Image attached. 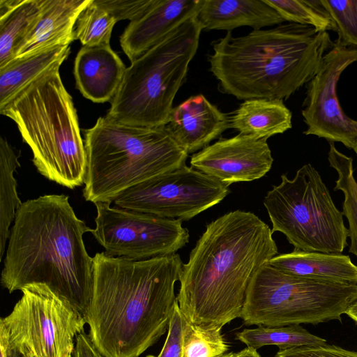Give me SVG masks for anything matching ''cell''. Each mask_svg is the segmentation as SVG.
<instances>
[{"mask_svg":"<svg viewBox=\"0 0 357 357\" xmlns=\"http://www.w3.org/2000/svg\"><path fill=\"white\" fill-rule=\"evenodd\" d=\"M183 263L178 254L144 260L93 257L88 335L105 357H139L168 329Z\"/></svg>","mask_w":357,"mask_h":357,"instance_id":"cell-1","label":"cell"},{"mask_svg":"<svg viewBox=\"0 0 357 357\" xmlns=\"http://www.w3.org/2000/svg\"><path fill=\"white\" fill-rule=\"evenodd\" d=\"M269 226L236 210L206 225L183 264L176 296L191 323L221 327L240 318L256 272L278 254Z\"/></svg>","mask_w":357,"mask_h":357,"instance_id":"cell-2","label":"cell"},{"mask_svg":"<svg viewBox=\"0 0 357 357\" xmlns=\"http://www.w3.org/2000/svg\"><path fill=\"white\" fill-rule=\"evenodd\" d=\"M92 229L65 195H45L19 208L8 240L1 283L9 293L47 285L83 315L90 304L93 257L83 240Z\"/></svg>","mask_w":357,"mask_h":357,"instance_id":"cell-3","label":"cell"},{"mask_svg":"<svg viewBox=\"0 0 357 357\" xmlns=\"http://www.w3.org/2000/svg\"><path fill=\"white\" fill-rule=\"evenodd\" d=\"M333 45L327 31L295 23L240 37L227 31L212 43L209 70L220 91L239 100H283L314 77Z\"/></svg>","mask_w":357,"mask_h":357,"instance_id":"cell-4","label":"cell"},{"mask_svg":"<svg viewBox=\"0 0 357 357\" xmlns=\"http://www.w3.org/2000/svg\"><path fill=\"white\" fill-rule=\"evenodd\" d=\"M17 124L38 172L70 189L84 184L86 154L73 99L59 68L40 77L0 107Z\"/></svg>","mask_w":357,"mask_h":357,"instance_id":"cell-5","label":"cell"},{"mask_svg":"<svg viewBox=\"0 0 357 357\" xmlns=\"http://www.w3.org/2000/svg\"><path fill=\"white\" fill-rule=\"evenodd\" d=\"M86 201L113 202L126 189L185 165L188 154L165 126L143 127L99 117L84 130Z\"/></svg>","mask_w":357,"mask_h":357,"instance_id":"cell-6","label":"cell"},{"mask_svg":"<svg viewBox=\"0 0 357 357\" xmlns=\"http://www.w3.org/2000/svg\"><path fill=\"white\" fill-rule=\"evenodd\" d=\"M203 28L192 16L131 62L106 115L135 126H165L195 56Z\"/></svg>","mask_w":357,"mask_h":357,"instance_id":"cell-7","label":"cell"},{"mask_svg":"<svg viewBox=\"0 0 357 357\" xmlns=\"http://www.w3.org/2000/svg\"><path fill=\"white\" fill-rule=\"evenodd\" d=\"M357 296V284L284 273L268 262L253 276L241 317L246 326H284L340 320Z\"/></svg>","mask_w":357,"mask_h":357,"instance_id":"cell-8","label":"cell"},{"mask_svg":"<svg viewBox=\"0 0 357 357\" xmlns=\"http://www.w3.org/2000/svg\"><path fill=\"white\" fill-rule=\"evenodd\" d=\"M264 205L272 233H282L294 250L341 254L348 245L343 213L310 164L300 168L293 179L282 174L281 183L266 193Z\"/></svg>","mask_w":357,"mask_h":357,"instance_id":"cell-9","label":"cell"},{"mask_svg":"<svg viewBox=\"0 0 357 357\" xmlns=\"http://www.w3.org/2000/svg\"><path fill=\"white\" fill-rule=\"evenodd\" d=\"M0 320V343L25 357H73L84 315L47 285L34 283Z\"/></svg>","mask_w":357,"mask_h":357,"instance_id":"cell-10","label":"cell"},{"mask_svg":"<svg viewBox=\"0 0 357 357\" xmlns=\"http://www.w3.org/2000/svg\"><path fill=\"white\" fill-rule=\"evenodd\" d=\"M229 192V185L185 165L126 189L113 203L122 208L188 221L220 202Z\"/></svg>","mask_w":357,"mask_h":357,"instance_id":"cell-11","label":"cell"},{"mask_svg":"<svg viewBox=\"0 0 357 357\" xmlns=\"http://www.w3.org/2000/svg\"><path fill=\"white\" fill-rule=\"evenodd\" d=\"M96 227L91 232L107 255L144 260L175 254L189 242V231L182 221L94 204Z\"/></svg>","mask_w":357,"mask_h":357,"instance_id":"cell-12","label":"cell"},{"mask_svg":"<svg viewBox=\"0 0 357 357\" xmlns=\"http://www.w3.org/2000/svg\"><path fill=\"white\" fill-rule=\"evenodd\" d=\"M357 61V47L339 45L333 42L324 55L319 72L306 85V96L301 111L306 135L324 138L328 142H341L352 149L357 141V121L342 110L337 94L342 72Z\"/></svg>","mask_w":357,"mask_h":357,"instance_id":"cell-13","label":"cell"},{"mask_svg":"<svg viewBox=\"0 0 357 357\" xmlns=\"http://www.w3.org/2000/svg\"><path fill=\"white\" fill-rule=\"evenodd\" d=\"M273 158L266 139L238 134L221 138L194 153L190 163L222 183L252 181L265 176Z\"/></svg>","mask_w":357,"mask_h":357,"instance_id":"cell-14","label":"cell"},{"mask_svg":"<svg viewBox=\"0 0 357 357\" xmlns=\"http://www.w3.org/2000/svg\"><path fill=\"white\" fill-rule=\"evenodd\" d=\"M203 0H154L138 20L130 22L120 36L123 51L133 61L187 19L197 15Z\"/></svg>","mask_w":357,"mask_h":357,"instance_id":"cell-15","label":"cell"},{"mask_svg":"<svg viewBox=\"0 0 357 357\" xmlns=\"http://www.w3.org/2000/svg\"><path fill=\"white\" fill-rule=\"evenodd\" d=\"M165 127L188 154L195 153L229 128V116L199 94L173 107Z\"/></svg>","mask_w":357,"mask_h":357,"instance_id":"cell-16","label":"cell"},{"mask_svg":"<svg viewBox=\"0 0 357 357\" xmlns=\"http://www.w3.org/2000/svg\"><path fill=\"white\" fill-rule=\"evenodd\" d=\"M126 68L110 45L82 46L75 59L76 86L84 97L93 102L111 101Z\"/></svg>","mask_w":357,"mask_h":357,"instance_id":"cell-17","label":"cell"},{"mask_svg":"<svg viewBox=\"0 0 357 357\" xmlns=\"http://www.w3.org/2000/svg\"><path fill=\"white\" fill-rule=\"evenodd\" d=\"M91 1L41 0L39 16L19 48L15 58L54 46L70 45L75 40L74 26L77 20Z\"/></svg>","mask_w":357,"mask_h":357,"instance_id":"cell-18","label":"cell"},{"mask_svg":"<svg viewBox=\"0 0 357 357\" xmlns=\"http://www.w3.org/2000/svg\"><path fill=\"white\" fill-rule=\"evenodd\" d=\"M197 17L203 29L227 31L243 26L259 30L285 22L264 0H203Z\"/></svg>","mask_w":357,"mask_h":357,"instance_id":"cell-19","label":"cell"},{"mask_svg":"<svg viewBox=\"0 0 357 357\" xmlns=\"http://www.w3.org/2000/svg\"><path fill=\"white\" fill-rule=\"evenodd\" d=\"M268 263L291 275L330 282L357 284V266L349 256L294 250L278 255Z\"/></svg>","mask_w":357,"mask_h":357,"instance_id":"cell-20","label":"cell"},{"mask_svg":"<svg viewBox=\"0 0 357 357\" xmlns=\"http://www.w3.org/2000/svg\"><path fill=\"white\" fill-rule=\"evenodd\" d=\"M70 50V45L54 46L15 58L0 68V107L40 77L59 68Z\"/></svg>","mask_w":357,"mask_h":357,"instance_id":"cell-21","label":"cell"},{"mask_svg":"<svg viewBox=\"0 0 357 357\" xmlns=\"http://www.w3.org/2000/svg\"><path fill=\"white\" fill-rule=\"evenodd\" d=\"M292 114L283 100L252 98L244 100L229 116V128L240 134L267 139L292 127Z\"/></svg>","mask_w":357,"mask_h":357,"instance_id":"cell-22","label":"cell"},{"mask_svg":"<svg viewBox=\"0 0 357 357\" xmlns=\"http://www.w3.org/2000/svg\"><path fill=\"white\" fill-rule=\"evenodd\" d=\"M17 154L6 139L0 138V259L6 250L10 225L22 204L17 192L14 172L20 167Z\"/></svg>","mask_w":357,"mask_h":357,"instance_id":"cell-23","label":"cell"},{"mask_svg":"<svg viewBox=\"0 0 357 357\" xmlns=\"http://www.w3.org/2000/svg\"><path fill=\"white\" fill-rule=\"evenodd\" d=\"M40 9L41 0H20L10 12L0 16V68L15 58Z\"/></svg>","mask_w":357,"mask_h":357,"instance_id":"cell-24","label":"cell"},{"mask_svg":"<svg viewBox=\"0 0 357 357\" xmlns=\"http://www.w3.org/2000/svg\"><path fill=\"white\" fill-rule=\"evenodd\" d=\"M236 339L256 350L268 345H275L282 349L326 344V340L310 333L297 324L284 326H258L255 328L238 332Z\"/></svg>","mask_w":357,"mask_h":357,"instance_id":"cell-25","label":"cell"},{"mask_svg":"<svg viewBox=\"0 0 357 357\" xmlns=\"http://www.w3.org/2000/svg\"><path fill=\"white\" fill-rule=\"evenodd\" d=\"M329 144L328 160L338 175L334 190H341L344 195L342 213L349 223V252L357 256V182L354 177L353 159L340 152L334 142Z\"/></svg>","mask_w":357,"mask_h":357,"instance_id":"cell-26","label":"cell"},{"mask_svg":"<svg viewBox=\"0 0 357 357\" xmlns=\"http://www.w3.org/2000/svg\"><path fill=\"white\" fill-rule=\"evenodd\" d=\"M116 22L106 10L91 0L77 20L75 38L85 47L110 45L112 32Z\"/></svg>","mask_w":357,"mask_h":357,"instance_id":"cell-27","label":"cell"},{"mask_svg":"<svg viewBox=\"0 0 357 357\" xmlns=\"http://www.w3.org/2000/svg\"><path fill=\"white\" fill-rule=\"evenodd\" d=\"M285 22L314 28L317 31H335L333 21L320 0H264Z\"/></svg>","mask_w":357,"mask_h":357,"instance_id":"cell-28","label":"cell"},{"mask_svg":"<svg viewBox=\"0 0 357 357\" xmlns=\"http://www.w3.org/2000/svg\"><path fill=\"white\" fill-rule=\"evenodd\" d=\"M228 349L221 327L196 325L184 316L183 357H222Z\"/></svg>","mask_w":357,"mask_h":357,"instance_id":"cell-29","label":"cell"},{"mask_svg":"<svg viewBox=\"0 0 357 357\" xmlns=\"http://www.w3.org/2000/svg\"><path fill=\"white\" fill-rule=\"evenodd\" d=\"M337 33L335 43L357 47V0H320Z\"/></svg>","mask_w":357,"mask_h":357,"instance_id":"cell-30","label":"cell"},{"mask_svg":"<svg viewBox=\"0 0 357 357\" xmlns=\"http://www.w3.org/2000/svg\"><path fill=\"white\" fill-rule=\"evenodd\" d=\"M119 22L139 19L151 6L154 0H95Z\"/></svg>","mask_w":357,"mask_h":357,"instance_id":"cell-31","label":"cell"},{"mask_svg":"<svg viewBox=\"0 0 357 357\" xmlns=\"http://www.w3.org/2000/svg\"><path fill=\"white\" fill-rule=\"evenodd\" d=\"M183 320L184 314L176 301L171 315L165 342L157 357H183Z\"/></svg>","mask_w":357,"mask_h":357,"instance_id":"cell-32","label":"cell"},{"mask_svg":"<svg viewBox=\"0 0 357 357\" xmlns=\"http://www.w3.org/2000/svg\"><path fill=\"white\" fill-rule=\"evenodd\" d=\"M275 357H357V351L325 344L320 346L279 349Z\"/></svg>","mask_w":357,"mask_h":357,"instance_id":"cell-33","label":"cell"},{"mask_svg":"<svg viewBox=\"0 0 357 357\" xmlns=\"http://www.w3.org/2000/svg\"><path fill=\"white\" fill-rule=\"evenodd\" d=\"M73 357H105L95 347L88 335L84 331L75 338Z\"/></svg>","mask_w":357,"mask_h":357,"instance_id":"cell-34","label":"cell"},{"mask_svg":"<svg viewBox=\"0 0 357 357\" xmlns=\"http://www.w3.org/2000/svg\"><path fill=\"white\" fill-rule=\"evenodd\" d=\"M233 357H261L256 349L247 347L243 350L234 353Z\"/></svg>","mask_w":357,"mask_h":357,"instance_id":"cell-35","label":"cell"},{"mask_svg":"<svg viewBox=\"0 0 357 357\" xmlns=\"http://www.w3.org/2000/svg\"><path fill=\"white\" fill-rule=\"evenodd\" d=\"M1 357H25L18 351L7 348L3 344L0 343Z\"/></svg>","mask_w":357,"mask_h":357,"instance_id":"cell-36","label":"cell"},{"mask_svg":"<svg viewBox=\"0 0 357 357\" xmlns=\"http://www.w3.org/2000/svg\"><path fill=\"white\" fill-rule=\"evenodd\" d=\"M345 314L357 323V296L350 305Z\"/></svg>","mask_w":357,"mask_h":357,"instance_id":"cell-37","label":"cell"},{"mask_svg":"<svg viewBox=\"0 0 357 357\" xmlns=\"http://www.w3.org/2000/svg\"><path fill=\"white\" fill-rule=\"evenodd\" d=\"M234 353L233 352H229L228 354H225L224 356H222V357H233L234 356Z\"/></svg>","mask_w":357,"mask_h":357,"instance_id":"cell-38","label":"cell"},{"mask_svg":"<svg viewBox=\"0 0 357 357\" xmlns=\"http://www.w3.org/2000/svg\"><path fill=\"white\" fill-rule=\"evenodd\" d=\"M352 149L354 151L357 155V141L356 142L355 144L354 145Z\"/></svg>","mask_w":357,"mask_h":357,"instance_id":"cell-39","label":"cell"},{"mask_svg":"<svg viewBox=\"0 0 357 357\" xmlns=\"http://www.w3.org/2000/svg\"><path fill=\"white\" fill-rule=\"evenodd\" d=\"M146 357H155V356H153V355H148V356H146Z\"/></svg>","mask_w":357,"mask_h":357,"instance_id":"cell-40","label":"cell"}]
</instances>
